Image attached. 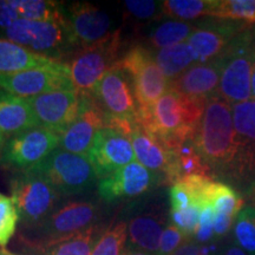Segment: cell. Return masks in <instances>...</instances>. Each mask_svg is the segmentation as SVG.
Returning a JSON list of instances; mask_svg holds the SVG:
<instances>
[{
  "label": "cell",
  "instance_id": "obj_30",
  "mask_svg": "<svg viewBox=\"0 0 255 255\" xmlns=\"http://www.w3.org/2000/svg\"><path fill=\"white\" fill-rule=\"evenodd\" d=\"M98 227L92 226L81 234L60 241L44 251V255H91L98 240Z\"/></svg>",
  "mask_w": 255,
  "mask_h": 255
},
{
  "label": "cell",
  "instance_id": "obj_37",
  "mask_svg": "<svg viewBox=\"0 0 255 255\" xmlns=\"http://www.w3.org/2000/svg\"><path fill=\"white\" fill-rule=\"evenodd\" d=\"M183 233L174 225H169L162 233L157 255H173L186 240Z\"/></svg>",
  "mask_w": 255,
  "mask_h": 255
},
{
  "label": "cell",
  "instance_id": "obj_31",
  "mask_svg": "<svg viewBox=\"0 0 255 255\" xmlns=\"http://www.w3.org/2000/svg\"><path fill=\"white\" fill-rule=\"evenodd\" d=\"M235 242L248 255H255V206H245L234 222Z\"/></svg>",
  "mask_w": 255,
  "mask_h": 255
},
{
  "label": "cell",
  "instance_id": "obj_5",
  "mask_svg": "<svg viewBox=\"0 0 255 255\" xmlns=\"http://www.w3.org/2000/svg\"><path fill=\"white\" fill-rule=\"evenodd\" d=\"M9 188L19 219L32 227L52 214L62 195L44 175L34 170L18 171L12 177Z\"/></svg>",
  "mask_w": 255,
  "mask_h": 255
},
{
  "label": "cell",
  "instance_id": "obj_40",
  "mask_svg": "<svg viewBox=\"0 0 255 255\" xmlns=\"http://www.w3.org/2000/svg\"><path fill=\"white\" fill-rule=\"evenodd\" d=\"M19 19L15 8L9 0H0V30L6 31Z\"/></svg>",
  "mask_w": 255,
  "mask_h": 255
},
{
  "label": "cell",
  "instance_id": "obj_21",
  "mask_svg": "<svg viewBox=\"0 0 255 255\" xmlns=\"http://www.w3.org/2000/svg\"><path fill=\"white\" fill-rule=\"evenodd\" d=\"M221 68L220 57L209 63L194 64L182 75L170 81L169 90L206 103L213 96L218 95Z\"/></svg>",
  "mask_w": 255,
  "mask_h": 255
},
{
  "label": "cell",
  "instance_id": "obj_24",
  "mask_svg": "<svg viewBox=\"0 0 255 255\" xmlns=\"http://www.w3.org/2000/svg\"><path fill=\"white\" fill-rule=\"evenodd\" d=\"M212 206L215 210V238H223L231 231L234 219L244 208V199L231 186L218 182Z\"/></svg>",
  "mask_w": 255,
  "mask_h": 255
},
{
  "label": "cell",
  "instance_id": "obj_34",
  "mask_svg": "<svg viewBox=\"0 0 255 255\" xmlns=\"http://www.w3.org/2000/svg\"><path fill=\"white\" fill-rule=\"evenodd\" d=\"M19 214L12 197L0 193V247H5L14 235Z\"/></svg>",
  "mask_w": 255,
  "mask_h": 255
},
{
  "label": "cell",
  "instance_id": "obj_3",
  "mask_svg": "<svg viewBox=\"0 0 255 255\" xmlns=\"http://www.w3.org/2000/svg\"><path fill=\"white\" fill-rule=\"evenodd\" d=\"M92 96L105 117V127L114 128L130 136L137 123L138 108L129 75L117 63L96 85Z\"/></svg>",
  "mask_w": 255,
  "mask_h": 255
},
{
  "label": "cell",
  "instance_id": "obj_43",
  "mask_svg": "<svg viewBox=\"0 0 255 255\" xmlns=\"http://www.w3.org/2000/svg\"><path fill=\"white\" fill-rule=\"evenodd\" d=\"M252 95H253V100L255 101V36L253 43V51H252Z\"/></svg>",
  "mask_w": 255,
  "mask_h": 255
},
{
  "label": "cell",
  "instance_id": "obj_38",
  "mask_svg": "<svg viewBox=\"0 0 255 255\" xmlns=\"http://www.w3.org/2000/svg\"><path fill=\"white\" fill-rule=\"evenodd\" d=\"M215 225V210L212 205L207 206L201 210L199 228L195 234L197 242H208L210 239L215 238L214 234Z\"/></svg>",
  "mask_w": 255,
  "mask_h": 255
},
{
  "label": "cell",
  "instance_id": "obj_32",
  "mask_svg": "<svg viewBox=\"0 0 255 255\" xmlns=\"http://www.w3.org/2000/svg\"><path fill=\"white\" fill-rule=\"evenodd\" d=\"M128 239V225L120 222L98 238L91 255H123Z\"/></svg>",
  "mask_w": 255,
  "mask_h": 255
},
{
  "label": "cell",
  "instance_id": "obj_47",
  "mask_svg": "<svg viewBox=\"0 0 255 255\" xmlns=\"http://www.w3.org/2000/svg\"><path fill=\"white\" fill-rule=\"evenodd\" d=\"M0 255H15V254H13V253H11V252L4 250V248H1V250H0Z\"/></svg>",
  "mask_w": 255,
  "mask_h": 255
},
{
  "label": "cell",
  "instance_id": "obj_41",
  "mask_svg": "<svg viewBox=\"0 0 255 255\" xmlns=\"http://www.w3.org/2000/svg\"><path fill=\"white\" fill-rule=\"evenodd\" d=\"M173 255H205L199 245L195 242H186Z\"/></svg>",
  "mask_w": 255,
  "mask_h": 255
},
{
  "label": "cell",
  "instance_id": "obj_6",
  "mask_svg": "<svg viewBox=\"0 0 255 255\" xmlns=\"http://www.w3.org/2000/svg\"><path fill=\"white\" fill-rule=\"evenodd\" d=\"M120 51L119 31L95 45L79 49L69 65L73 89L79 95H92L96 85L121 60Z\"/></svg>",
  "mask_w": 255,
  "mask_h": 255
},
{
  "label": "cell",
  "instance_id": "obj_25",
  "mask_svg": "<svg viewBox=\"0 0 255 255\" xmlns=\"http://www.w3.org/2000/svg\"><path fill=\"white\" fill-rule=\"evenodd\" d=\"M163 231V223L154 216H136L128 226L129 248L157 254Z\"/></svg>",
  "mask_w": 255,
  "mask_h": 255
},
{
  "label": "cell",
  "instance_id": "obj_1",
  "mask_svg": "<svg viewBox=\"0 0 255 255\" xmlns=\"http://www.w3.org/2000/svg\"><path fill=\"white\" fill-rule=\"evenodd\" d=\"M197 154L214 174L232 181L238 154L232 105L218 95L206 102L193 138Z\"/></svg>",
  "mask_w": 255,
  "mask_h": 255
},
{
  "label": "cell",
  "instance_id": "obj_14",
  "mask_svg": "<svg viewBox=\"0 0 255 255\" xmlns=\"http://www.w3.org/2000/svg\"><path fill=\"white\" fill-rule=\"evenodd\" d=\"M232 111L238 143L233 182L250 189L255 184V101L232 105Z\"/></svg>",
  "mask_w": 255,
  "mask_h": 255
},
{
  "label": "cell",
  "instance_id": "obj_11",
  "mask_svg": "<svg viewBox=\"0 0 255 255\" xmlns=\"http://www.w3.org/2000/svg\"><path fill=\"white\" fill-rule=\"evenodd\" d=\"M60 136L40 126L6 139L0 163L6 168L26 171L37 167L59 148Z\"/></svg>",
  "mask_w": 255,
  "mask_h": 255
},
{
  "label": "cell",
  "instance_id": "obj_20",
  "mask_svg": "<svg viewBox=\"0 0 255 255\" xmlns=\"http://www.w3.org/2000/svg\"><path fill=\"white\" fill-rule=\"evenodd\" d=\"M136 161L151 171L156 177L174 183L175 152L169 150L161 142L137 122L130 133Z\"/></svg>",
  "mask_w": 255,
  "mask_h": 255
},
{
  "label": "cell",
  "instance_id": "obj_18",
  "mask_svg": "<svg viewBox=\"0 0 255 255\" xmlns=\"http://www.w3.org/2000/svg\"><path fill=\"white\" fill-rule=\"evenodd\" d=\"M40 126L60 136L70 127L79 111V95L76 90L52 91L26 98Z\"/></svg>",
  "mask_w": 255,
  "mask_h": 255
},
{
  "label": "cell",
  "instance_id": "obj_46",
  "mask_svg": "<svg viewBox=\"0 0 255 255\" xmlns=\"http://www.w3.org/2000/svg\"><path fill=\"white\" fill-rule=\"evenodd\" d=\"M247 194L255 201V184H254V186H252L250 189L247 190Z\"/></svg>",
  "mask_w": 255,
  "mask_h": 255
},
{
  "label": "cell",
  "instance_id": "obj_4",
  "mask_svg": "<svg viewBox=\"0 0 255 255\" xmlns=\"http://www.w3.org/2000/svg\"><path fill=\"white\" fill-rule=\"evenodd\" d=\"M254 36V27L242 31L220 57L222 68L218 96L231 105L253 100L252 51Z\"/></svg>",
  "mask_w": 255,
  "mask_h": 255
},
{
  "label": "cell",
  "instance_id": "obj_16",
  "mask_svg": "<svg viewBox=\"0 0 255 255\" xmlns=\"http://www.w3.org/2000/svg\"><path fill=\"white\" fill-rule=\"evenodd\" d=\"M79 101L77 117L60 133L59 148L72 154L87 156L96 133L105 127V117L92 95H79Z\"/></svg>",
  "mask_w": 255,
  "mask_h": 255
},
{
  "label": "cell",
  "instance_id": "obj_35",
  "mask_svg": "<svg viewBox=\"0 0 255 255\" xmlns=\"http://www.w3.org/2000/svg\"><path fill=\"white\" fill-rule=\"evenodd\" d=\"M201 209L196 206H190L189 208L180 212H170L171 225L177 227L187 239L195 237L199 228Z\"/></svg>",
  "mask_w": 255,
  "mask_h": 255
},
{
  "label": "cell",
  "instance_id": "obj_42",
  "mask_svg": "<svg viewBox=\"0 0 255 255\" xmlns=\"http://www.w3.org/2000/svg\"><path fill=\"white\" fill-rule=\"evenodd\" d=\"M222 255H247L245 251H242L237 244H229L227 247L225 248Z\"/></svg>",
  "mask_w": 255,
  "mask_h": 255
},
{
  "label": "cell",
  "instance_id": "obj_29",
  "mask_svg": "<svg viewBox=\"0 0 255 255\" xmlns=\"http://www.w3.org/2000/svg\"><path fill=\"white\" fill-rule=\"evenodd\" d=\"M195 25L181 20H167L156 26L149 34V41L155 49L161 50L165 47L186 43L193 32Z\"/></svg>",
  "mask_w": 255,
  "mask_h": 255
},
{
  "label": "cell",
  "instance_id": "obj_44",
  "mask_svg": "<svg viewBox=\"0 0 255 255\" xmlns=\"http://www.w3.org/2000/svg\"><path fill=\"white\" fill-rule=\"evenodd\" d=\"M123 255H157V254H151V253H146V252L143 251H138V250H133V248H126Z\"/></svg>",
  "mask_w": 255,
  "mask_h": 255
},
{
  "label": "cell",
  "instance_id": "obj_26",
  "mask_svg": "<svg viewBox=\"0 0 255 255\" xmlns=\"http://www.w3.org/2000/svg\"><path fill=\"white\" fill-rule=\"evenodd\" d=\"M155 60L169 81H173L190 66L196 64L197 58L194 50L187 43H181L156 51Z\"/></svg>",
  "mask_w": 255,
  "mask_h": 255
},
{
  "label": "cell",
  "instance_id": "obj_13",
  "mask_svg": "<svg viewBox=\"0 0 255 255\" xmlns=\"http://www.w3.org/2000/svg\"><path fill=\"white\" fill-rule=\"evenodd\" d=\"M87 157L101 180L136 161L130 136L109 127L102 128L96 133Z\"/></svg>",
  "mask_w": 255,
  "mask_h": 255
},
{
  "label": "cell",
  "instance_id": "obj_39",
  "mask_svg": "<svg viewBox=\"0 0 255 255\" xmlns=\"http://www.w3.org/2000/svg\"><path fill=\"white\" fill-rule=\"evenodd\" d=\"M190 206L196 205L186 187L180 182L173 184L170 188V212H180L189 208Z\"/></svg>",
  "mask_w": 255,
  "mask_h": 255
},
{
  "label": "cell",
  "instance_id": "obj_27",
  "mask_svg": "<svg viewBox=\"0 0 255 255\" xmlns=\"http://www.w3.org/2000/svg\"><path fill=\"white\" fill-rule=\"evenodd\" d=\"M20 19L68 23L62 4L50 0H9Z\"/></svg>",
  "mask_w": 255,
  "mask_h": 255
},
{
  "label": "cell",
  "instance_id": "obj_8",
  "mask_svg": "<svg viewBox=\"0 0 255 255\" xmlns=\"http://www.w3.org/2000/svg\"><path fill=\"white\" fill-rule=\"evenodd\" d=\"M129 75L138 110L154 105L169 90L170 81L159 69L154 53L141 45L132 47L119 62Z\"/></svg>",
  "mask_w": 255,
  "mask_h": 255
},
{
  "label": "cell",
  "instance_id": "obj_15",
  "mask_svg": "<svg viewBox=\"0 0 255 255\" xmlns=\"http://www.w3.org/2000/svg\"><path fill=\"white\" fill-rule=\"evenodd\" d=\"M251 26L245 21L216 18L197 25L187 43L195 52L197 63H209L221 57L232 41Z\"/></svg>",
  "mask_w": 255,
  "mask_h": 255
},
{
  "label": "cell",
  "instance_id": "obj_22",
  "mask_svg": "<svg viewBox=\"0 0 255 255\" xmlns=\"http://www.w3.org/2000/svg\"><path fill=\"white\" fill-rule=\"evenodd\" d=\"M40 127L26 98L0 89V130L6 138Z\"/></svg>",
  "mask_w": 255,
  "mask_h": 255
},
{
  "label": "cell",
  "instance_id": "obj_2",
  "mask_svg": "<svg viewBox=\"0 0 255 255\" xmlns=\"http://www.w3.org/2000/svg\"><path fill=\"white\" fill-rule=\"evenodd\" d=\"M205 105V102L168 90L150 108L138 110L137 122L165 148L175 151L194 138Z\"/></svg>",
  "mask_w": 255,
  "mask_h": 255
},
{
  "label": "cell",
  "instance_id": "obj_7",
  "mask_svg": "<svg viewBox=\"0 0 255 255\" xmlns=\"http://www.w3.org/2000/svg\"><path fill=\"white\" fill-rule=\"evenodd\" d=\"M7 40L39 55L57 59L75 47L68 23L19 18L5 31Z\"/></svg>",
  "mask_w": 255,
  "mask_h": 255
},
{
  "label": "cell",
  "instance_id": "obj_33",
  "mask_svg": "<svg viewBox=\"0 0 255 255\" xmlns=\"http://www.w3.org/2000/svg\"><path fill=\"white\" fill-rule=\"evenodd\" d=\"M214 17L255 24V0H220Z\"/></svg>",
  "mask_w": 255,
  "mask_h": 255
},
{
  "label": "cell",
  "instance_id": "obj_28",
  "mask_svg": "<svg viewBox=\"0 0 255 255\" xmlns=\"http://www.w3.org/2000/svg\"><path fill=\"white\" fill-rule=\"evenodd\" d=\"M220 0H167L163 14L176 20H193L203 15L214 17Z\"/></svg>",
  "mask_w": 255,
  "mask_h": 255
},
{
  "label": "cell",
  "instance_id": "obj_23",
  "mask_svg": "<svg viewBox=\"0 0 255 255\" xmlns=\"http://www.w3.org/2000/svg\"><path fill=\"white\" fill-rule=\"evenodd\" d=\"M56 60L25 49L11 40L0 39V75H12L40 68Z\"/></svg>",
  "mask_w": 255,
  "mask_h": 255
},
{
  "label": "cell",
  "instance_id": "obj_36",
  "mask_svg": "<svg viewBox=\"0 0 255 255\" xmlns=\"http://www.w3.org/2000/svg\"><path fill=\"white\" fill-rule=\"evenodd\" d=\"M124 7L130 15L141 20L156 19L163 14V1H146V0H129L124 1Z\"/></svg>",
  "mask_w": 255,
  "mask_h": 255
},
{
  "label": "cell",
  "instance_id": "obj_19",
  "mask_svg": "<svg viewBox=\"0 0 255 255\" xmlns=\"http://www.w3.org/2000/svg\"><path fill=\"white\" fill-rule=\"evenodd\" d=\"M158 178L138 161L124 165L98 183V193L105 201L142 195L157 183Z\"/></svg>",
  "mask_w": 255,
  "mask_h": 255
},
{
  "label": "cell",
  "instance_id": "obj_9",
  "mask_svg": "<svg viewBox=\"0 0 255 255\" xmlns=\"http://www.w3.org/2000/svg\"><path fill=\"white\" fill-rule=\"evenodd\" d=\"M44 175L64 195H76L89 189L97 178L87 156L56 149L47 157L30 169Z\"/></svg>",
  "mask_w": 255,
  "mask_h": 255
},
{
  "label": "cell",
  "instance_id": "obj_17",
  "mask_svg": "<svg viewBox=\"0 0 255 255\" xmlns=\"http://www.w3.org/2000/svg\"><path fill=\"white\" fill-rule=\"evenodd\" d=\"M75 47L84 49L100 43L113 32V20L103 9L87 2H73L65 8Z\"/></svg>",
  "mask_w": 255,
  "mask_h": 255
},
{
  "label": "cell",
  "instance_id": "obj_10",
  "mask_svg": "<svg viewBox=\"0 0 255 255\" xmlns=\"http://www.w3.org/2000/svg\"><path fill=\"white\" fill-rule=\"evenodd\" d=\"M97 212V206L88 201H76L60 207L34 227L37 238L33 245L46 251L60 241L81 234L94 226Z\"/></svg>",
  "mask_w": 255,
  "mask_h": 255
},
{
  "label": "cell",
  "instance_id": "obj_12",
  "mask_svg": "<svg viewBox=\"0 0 255 255\" xmlns=\"http://www.w3.org/2000/svg\"><path fill=\"white\" fill-rule=\"evenodd\" d=\"M0 89L23 98H32L52 91L75 90L69 64L60 60L23 72L0 75Z\"/></svg>",
  "mask_w": 255,
  "mask_h": 255
},
{
  "label": "cell",
  "instance_id": "obj_45",
  "mask_svg": "<svg viewBox=\"0 0 255 255\" xmlns=\"http://www.w3.org/2000/svg\"><path fill=\"white\" fill-rule=\"evenodd\" d=\"M5 142H6V137L4 136V133L1 132V130H0V156H1L2 149H4Z\"/></svg>",
  "mask_w": 255,
  "mask_h": 255
}]
</instances>
